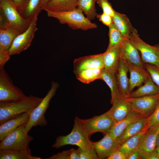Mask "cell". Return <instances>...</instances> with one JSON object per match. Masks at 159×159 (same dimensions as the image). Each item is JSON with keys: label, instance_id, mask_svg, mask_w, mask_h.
Here are the masks:
<instances>
[{"label": "cell", "instance_id": "obj_20", "mask_svg": "<svg viewBox=\"0 0 159 159\" xmlns=\"http://www.w3.org/2000/svg\"><path fill=\"white\" fill-rule=\"evenodd\" d=\"M159 127L149 129L143 138L138 148L140 153L153 151L156 148V140Z\"/></svg>", "mask_w": 159, "mask_h": 159}, {"label": "cell", "instance_id": "obj_4", "mask_svg": "<svg viewBox=\"0 0 159 159\" xmlns=\"http://www.w3.org/2000/svg\"><path fill=\"white\" fill-rule=\"evenodd\" d=\"M90 138L79 118L76 116L70 133L66 135H60L57 137L52 147L58 149L65 145H76L83 149L88 150L93 148V142L90 140Z\"/></svg>", "mask_w": 159, "mask_h": 159}, {"label": "cell", "instance_id": "obj_13", "mask_svg": "<svg viewBox=\"0 0 159 159\" xmlns=\"http://www.w3.org/2000/svg\"><path fill=\"white\" fill-rule=\"evenodd\" d=\"M105 52L98 54L88 55L74 59V73L88 68H104Z\"/></svg>", "mask_w": 159, "mask_h": 159}, {"label": "cell", "instance_id": "obj_42", "mask_svg": "<svg viewBox=\"0 0 159 159\" xmlns=\"http://www.w3.org/2000/svg\"><path fill=\"white\" fill-rule=\"evenodd\" d=\"M15 5L19 13L22 9L28 0H9Z\"/></svg>", "mask_w": 159, "mask_h": 159}, {"label": "cell", "instance_id": "obj_2", "mask_svg": "<svg viewBox=\"0 0 159 159\" xmlns=\"http://www.w3.org/2000/svg\"><path fill=\"white\" fill-rule=\"evenodd\" d=\"M0 29L14 28L21 33L29 27L31 21L24 19L9 0H0Z\"/></svg>", "mask_w": 159, "mask_h": 159}, {"label": "cell", "instance_id": "obj_15", "mask_svg": "<svg viewBox=\"0 0 159 159\" xmlns=\"http://www.w3.org/2000/svg\"><path fill=\"white\" fill-rule=\"evenodd\" d=\"M116 141L108 132L100 140L93 142V148L99 159L107 158L118 147Z\"/></svg>", "mask_w": 159, "mask_h": 159}, {"label": "cell", "instance_id": "obj_39", "mask_svg": "<svg viewBox=\"0 0 159 159\" xmlns=\"http://www.w3.org/2000/svg\"><path fill=\"white\" fill-rule=\"evenodd\" d=\"M72 149L58 153L47 159H71Z\"/></svg>", "mask_w": 159, "mask_h": 159}, {"label": "cell", "instance_id": "obj_1", "mask_svg": "<svg viewBox=\"0 0 159 159\" xmlns=\"http://www.w3.org/2000/svg\"><path fill=\"white\" fill-rule=\"evenodd\" d=\"M43 98L30 95L17 101L0 102V125L24 113L30 114Z\"/></svg>", "mask_w": 159, "mask_h": 159}, {"label": "cell", "instance_id": "obj_9", "mask_svg": "<svg viewBox=\"0 0 159 159\" xmlns=\"http://www.w3.org/2000/svg\"><path fill=\"white\" fill-rule=\"evenodd\" d=\"M140 52L130 40L125 39L121 43V59L128 67L136 68L145 73H148L145 63L143 61Z\"/></svg>", "mask_w": 159, "mask_h": 159}, {"label": "cell", "instance_id": "obj_40", "mask_svg": "<svg viewBox=\"0 0 159 159\" xmlns=\"http://www.w3.org/2000/svg\"><path fill=\"white\" fill-rule=\"evenodd\" d=\"M10 55L9 51H6L0 49V67L4 66L10 58Z\"/></svg>", "mask_w": 159, "mask_h": 159}, {"label": "cell", "instance_id": "obj_37", "mask_svg": "<svg viewBox=\"0 0 159 159\" xmlns=\"http://www.w3.org/2000/svg\"><path fill=\"white\" fill-rule=\"evenodd\" d=\"M80 159H99L94 149L92 148L85 150L79 148Z\"/></svg>", "mask_w": 159, "mask_h": 159}, {"label": "cell", "instance_id": "obj_23", "mask_svg": "<svg viewBox=\"0 0 159 159\" xmlns=\"http://www.w3.org/2000/svg\"><path fill=\"white\" fill-rule=\"evenodd\" d=\"M113 23L125 38L129 39L134 29L127 16L115 11L112 17Z\"/></svg>", "mask_w": 159, "mask_h": 159}, {"label": "cell", "instance_id": "obj_12", "mask_svg": "<svg viewBox=\"0 0 159 159\" xmlns=\"http://www.w3.org/2000/svg\"><path fill=\"white\" fill-rule=\"evenodd\" d=\"M127 98L131 103L132 110L148 117L153 113L159 102V94Z\"/></svg>", "mask_w": 159, "mask_h": 159}, {"label": "cell", "instance_id": "obj_26", "mask_svg": "<svg viewBox=\"0 0 159 159\" xmlns=\"http://www.w3.org/2000/svg\"><path fill=\"white\" fill-rule=\"evenodd\" d=\"M21 33L11 27L0 29V49L9 51L16 37Z\"/></svg>", "mask_w": 159, "mask_h": 159}, {"label": "cell", "instance_id": "obj_10", "mask_svg": "<svg viewBox=\"0 0 159 159\" xmlns=\"http://www.w3.org/2000/svg\"><path fill=\"white\" fill-rule=\"evenodd\" d=\"M138 49L145 63L159 67V53L155 45L152 46L146 43L139 37L134 28L129 39Z\"/></svg>", "mask_w": 159, "mask_h": 159}, {"label": "cell", "instance_id": "obj_3", "mask_svg": "<svg viewBox=\"0 0 159 159\" xmlns=\"http://www.w3.org/2000/svg\"><path fill=\"white\" fill-rule=\"evenodd\" d=\"M46 12L48 17L57 19L61 24H67L74 30L86 31L97 27V24L85 17L82 11L78 7L68 11Z\"/></svg>", "mask_w": 159, "mask_h": 159}, {"label": "cell", "instance_id": "obj_47", "mask_svg": "<svg viewBox=\"0 0 159 159\" xmlns=\"http://www.w3.org/2000/svg\"><path fill=\"white\" fill-rule=\"evenodd\" d=\"M155 150L159 158V146L156 147Z\"/></svg>", "mask_w": 159, "mask_h": 159}, {"label": "cell", "instance_id": "obj_44", "mask_svg": "<svg viewBox=\"0 0 159 159\" xmlns=\"http://www.w3.org/2000/svg\"><path fill=\"white\" fill-rule=\"evenodd\" d=\"M140 153L138 148L130 153L127 156V159H141Z\"/></svg>", "mask_w": 159, "mask_h": 159}, {"label": "cell", "instance_id": "obj_25", "mask_svg": "<svg viewBox=\"0 0 159 159\" xmlns=\"http://www.w3.org/2000/svg\"><path fill=\"white\" fill-rule=\"evenodd\" d=\"M144 83L135 90L131 92L128 97H139L159 94V87L153 82L150 75Z\"/></svg>", "mask_w": 159, "mask_h": 159}, {"label": "cell", "instance_id": "obj_17", "mask_svg": "<svg viewBox=\"0 0 159 159\" xmlns=\"http://www.w3.org/2000/svg\"><path fill=\"white\" fill-rule=\"evenodd\" d=\"M121 42L105 52L104 68L106 70L116 73L121 59Z\"/></svg>", "mask_w": 159, "mask_h": 159}, {"label": "cell", "instance_id": "obj_24", "mask_svg": "<svg viewBox=\"0 0 159 159\" xmlns=\"http://www.w3.org/2000/svg\"><path fill=\"white\" fill-rule=\"evenodd\" d=\"M77 1L78 0H52L48 3L42 10L53 12L71 11L77 8Z\"/></svg>", "mask_w": 159, "mask_h": 159}, {"label": "cell", "instance_id": "obj_6", "mask_svg": "<svg viewBox=\"0 0 159 159\" xmlns=\"http://www.w3.org/2000/svg\"><path fill=\"white\" fill-rule=\"evenodd\" d=\"M28 132L25 124L20 126L1 141L0 149L30 150L29 145L33 138Z\"/></svg>", "mask_w": 159, "mask_h": 159}, {"label": "cell", "instance_id": "obj_46", "mask_svg": "<svg viewBox=\"0 0 159 159\" xmlns=\"http://www.w3.org/2000/svg\"><path fill=\"white\" fill-rule=\"evenodd\" d=\"M159 146V132L158 133L156 140V147Z\"/></svg>", "mask_w": 159, "mask_h": 159}, {"label": "cell", "instance_id": "obj_35", "mask_svg": "<svg viewBox=\"0 0 159 159\" xmlns=\"http://www.w3.org/2000/svg\"><path fill=\"white\" fill-rule=\"evenodd\" d=\"M146 124L149 129L159 127V102L153 113L147 117Z\"/></svg>", "mask_w": 159, "mask_h": 159}, {"label": "cell", "instance_id": "obj_18", "mask_svg": "<svg viewBox=\"0 0 159 159\" xmlns=\"http://www.w3.org/2000/svg\"><path fill=\"white\" fill-rule=\"evenodd\" d=\"M30 114L24 113L16 117L9 120L0 126V141L15 131L20 126L26 124L28 122Z\"/></svg>", "mask_w": 159, "mask_h": 159}, {"label": "cell", "instance_id": "obj_41", "mask_svg": "<svg viewBox=\"0 0 159 159\" xmlns=\"http://www.w3.org/2000/svg\"><path fill=\"white\" fill-rule=\"evenodd\" d=\"M106 159H127V156L121 152L116 150Z\"/></svg>", "mask_w": 159, "mask_h": 159}, {"label": "cell", "instance_id": "obj_34", "mask_svg": "<svg viewBox=\"0 0 159 159\" xmlns=\"http://www.w3.org/2000/svg\"><path fill=\"white\" fill-rule=\"evenodd\" d=\"M145 66L153 82L159 87V67L148 63H145Z\"/></svg>", "mask_w": 159, "mask_h": 159}, {"label": "cell", "instance_id": "obj_19", "mask_svg": "<svg viewBox=\"0 0 159 159\" xmlns=\"http://www.w3.org/2000/svg\"><path fill=\"white\" fill-rule=\"evenodd\" d=\"M142 116L140 114L132 110L123 119L115 123L108 133L116 141L125 129Z\"/></svg>", "mask_w": 159, "mask_h": 159}, {"label": "cell", "instance_id": "obj_38", "mask_svg": "<svg viewBox=\"0 0 159 159\" xmlns=\"http://www.w3.org/2000/svg\"><path fill=\"white\" fill-rule=\"evenodd\" d=\"M97 17L103 24L108 27L113 23L112 17L103 12L100 14H98Z\"/></svg>", "mask_w": 159, "mask_h": 159}, {"label": "cell", "instance_id": "obj_5", "mask_svg": "<svg viewBox=\"0 0 159 159\" xmlns=\"http://www.w3.org/2000/svg\"><path fill=\"white\" fill-rule=\"evenodd\" d=\"M59 87L58 82L53 81L52 82L51 87L45 96L30 114L29 120L25 124L26 129L28 132L33 127H44L47 125V122L44 114L49 107L51 100L55 95Z\"/></svg>", "mask_w": 159, "mask_h": 159}, {"label": "cell", "instance_id": "obj_43", "mask_svg": "<svg viewBox=\"0 0 159 159\" xmlns=\"http://www.w3.org/2000/svg\"><path fill=\"white\" fill-rule=\"evenodd\" d=\"M140 156L141 159H159L155 150L146 153H140Z\"/></svg>", "mask_w": 159, "mask_h": 159}, {"label": "cell", "instance_id": "obj_48", "mask_svg": "<svg viewBox=\"0 0 159 159\" xmlns=\"http://www.w3.org/2000/svg\"><path fill=\"white\" fill-rule=\"evenodd\" d=\"M155 46L157 47L159 53V44H157L156 45H155Z\"/></svg>", "mask_w": 159, "mask_h": 159}, {"label": "cell", "instance_id": "obj_22", "mask_svg": "<svg viewBox=\"0 0 159 159\" xmlns=\"http://www.w3.org/2000/svg\"><path fill=\"white\" fill-rule=\"evenodd\" d=\"M147 118L142 116L131 123L117 140L118 146L128 138L140 131L145 126Z\"/></svg>", "mask_w": 159, "mask_h": 159}, {"label": "cell", "instance_id": "obj_36", "mask_svg": "<svg viewBox=\"0 0 159 159\" xmlns=\"http://www.w3.org/2000/svg\"><path fill=\"white\" fill-rule=\"evenodd\" d=\"M101 8L103 12L108 14L112 17L115 14V11L108 0H97L96 2Z\"/></svg>", "mask_w": 159, "mask_h": 159}, {"label": "cell", "instance_id": "obj_31", "mask_svg": "<svg viewBox=\"0 0 159 159\" xmlns=\"http://www.w3.org/2000/svg\"><path fill=\"white\" fill-rule=\"evenodd\" d=\"M130 73L129 79L130 92L135 87H139L146 81L150 74L148 72L145 73L131 67H128Z\"/></svg>", "mask_w": 159, "mask_h": 159}, {"label": "cell", "instance_id": "obj_28", "mask_svg": "<svg viewBox=\"0 0 159 159\" xmlns=\"http://www.w3.org/2000/svg\"><path fill=\"white\" fill-rule=\"evenodd\" d=\"M100 79L104 81L110 90L111 102L121 96L116 80V73L108 71L104 68L102 70Z\"/></svg>", "mask_w": 159, "mask_h": 159}, {"label": "cell", "instance_id": "obj_21", "mask_svg": "<svg viewBox=\"0 0 159 159\" xmlns=\"http://www.w3.org/2000/svg\"><path fill=\"white\" fill-rule=\"evenodd\" d=\"M148 129L146 123L145 126L140 131L126 140L118 147L116 150L121 152L127 157L132 151L138 148L143 138Z\"/></svg>", "mask_w": 159, "mask_h": 159}, {"label": "cell", "instance_id": "obj_7", "mask_svg": "<svg viewBox=\"0 0 159 159\" xmlns=\"http://www.w3.org/2000/svg\"><path fill=\"white\" fill-rule=\"evenodd\" d=\"M26 96L15 86L4 68L0 67V102L19 101Z\"/></svg>", "mask_w": 159, "mask_h": 159}, {"label": "cell", "instance_id": "obj_11", "mask_svg": "<svg viewBox=\"0 0 159 159\" xmlns=\"http://www.w3.org/2000/svg\"><path fill=\"white\" fill-rule=\"evenodd\" d=\"M37 16L35 17L31 20L27 29L15 39L9 50L11 56L19 54L30 46L35 33L38 29L37 26Z\"/></svg>", "mask_w": 159, "mask_h": 159}, {"label": "cell", "instance_id": "obj_8", "mask_svg": "<svg viewBox=\"0 0 159 159\" xmlns=\"http://www.w3.org/2000/svg\"><path fill=\"white\" fill-rule=\"evenodd\" d=\"M79 119L89 137L95 132H100L105 135L110 131L115 123L107 112L100 115H95L87 119Z\"/></svg>", "mask_w": 159, "mask_h": 159}, {"label": "cell", "instance_id": "obj_33", "mask_svg": "<svg viewBox=\"0 0 159 159\" xmlns=\"http://www.w3.org/2000/svg\"><path fill=\"white\" fill-rule=\"evenodd\" d=\"M109 41L106 50H109L116 44L121 43L125 39L113 23L109 26Z\"/></svg>", "mask_w": 159, "mask_h": 159}, {"label": "cell", "instance_id": "obj_45", "mask_svg": "<svg viewBox=\"0 0 159 159\" xmlns=\"http://www.w3.org/2000/svg\"><path fill=\"white\" fill-rule=\"evenodd\" d=\"M52 0H42V9L48 3Z\"/></svg>", "mask_w": 159, "mask_h": 159}, {"label": "cell", "instance_id": "obj_29", "mask_svg": "<svg viewBox=\"0 0 159 159\" xmlns=\"http://www.w3.org/2000/svg\"><path fill=\"white\" fill-rule=\"evenodd\" d=\"M0 159H41L33 156L30 150H15L10 149H0Z\"/></svg>", "mask_w": 159, "mask_h": 159}, {"label": "cell", "instance_id": "obj_27", "mask_svg": "<svg viewBox=\"0 0 159 159\" xmlns=\"http://www.w3.org/2000/svg\"><path fill=\"white\" fill-rule=\"evenodd\" d=\"M42 10V0H28L19 13L24 19L31 21Z\"/></svg>", "mask_w": 159, "mask_h": 159}, {"label": "cell", "instance_id": "obj_30", "mask_svg": "<svg viewBox=\"0 0 159 159\" xmlns=\"http://www.w3.org/2000/svg\"><path fill=\"white\" fill-rule=\"evenodd\" d=\"M102 69H86L74 73L79 80L83 83L88 84L95 80L100 79Z\"/></svg>", "mask_w": 159, "mask_h": 159}, {"label": "cell", "instance_id": "obj_14", "mask_svg": "<svg viewBox=\"0 0 159 159\" xmlns=\"http://www.w3.org/2000/svg\"><path fill=\"white\" fill-rule=\"evenodd\" d=\"M111 104L112 106L107 112L115 123L123 119L132 110L130 102L121 96L111 102Z\"/></svg>", "mask_w": 159, "mask_h": 159}, {"label": "cell", "instance_id": "obj_32", "mask_svg": "<svg viewBox=\"0 0 159 159\" xmlns=\"http://www.w3.org/2000/svg\"><path fill=\"white\" fill-rule=\"evenodd\" d=\"M97 0H78L77 7L80 9L90 20L94 19L98 14L95 3Z\"/></svg>", "mask_w": 159, "mask_h": 159}, {"label": "cell", "instance_id": "obj_16", "mask_svg": "<svg viewBox=\"0 0 159 159\" xmlns=\"http://www.w3.org/2000/svg\"><path fill=\"white\" fill-rule=\"evenodd\" d=\"M128 72V65L124 60L121 59L116 73V77L120 95L125 98H128L130 92L127 74Z\"/></svg>", "mask_w": 159, "mask_h": 159}]
</instances>
